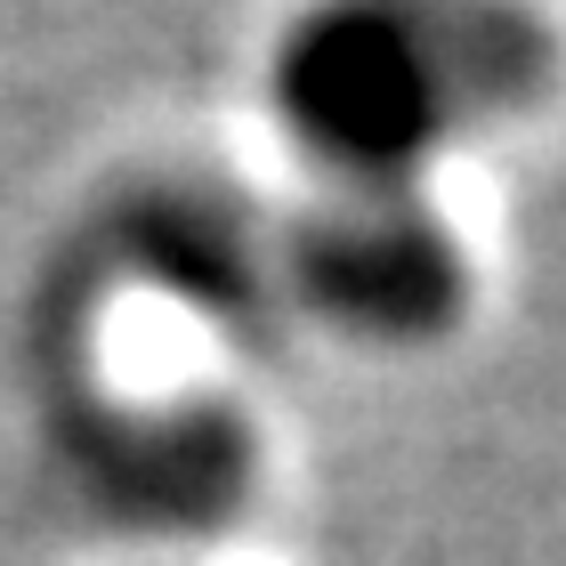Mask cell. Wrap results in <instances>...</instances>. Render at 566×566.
Listing matches in <instances>:
<instances>
[{"instance_id":"6da1fadb","label":"cell","mask_w":566,"mask_h":566,"mask_svg":"<svg viewBox=\"0 0 566 566\" xmlns=\"http://www.w3.org/2000/svg\"><path fill=\"white\" fill-rule=\"evenodd\" d=\"M502 49L494 17H389V9H332L283 41L275 97L292 138L340 187H405L429 146H446L453 114L485 97V57Z\"/></svg>"},{"instance_id":"7a4b0ae2","label":"cell","mask_w":566,"mask_h":566,"mask_svg":"<svg viewBox=\"0 0 566 566\" xmlns=\"http://www.w3.org/2000/svg\"><path fill=\"white\" fill-rule=\"evenodd\" d=\"M300 275L324 316L380 340L437 332L461 300V260L413 187H340L300 235Z\"/></svg>"}]
</instances>
